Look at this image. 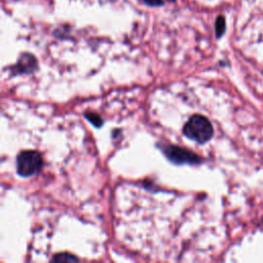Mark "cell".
Listing matches in <instances>:
<instances>
[{"mask_svg": "<svg viewBox=\"0 0 263 263\" xmlns=\"http://www.w3.org/2000/svg\"><path fill=\"white\" fill-rule=\"evenodd\" d=\"M183 133L187 138L199 144H203L211 140L214 129L212 123L206 117L200 114H194L185 123Z\"/></svg>", "mask_w": 263, "mask_h": 263, "instance_id": "cell-1", "label": "cell"}, {"mask_svg": "<svg viewBox=\"0 0 263 263\" xmlns=\"http://www.w3.org/2000/svg\"><path fill=\"white\" fill-rule=\"evenodd\" d=\"M43 164L41 155L34 150H26L16 157V171L22 177H30L37 174Z\"/></svg>", "mask_w": 263, "mask_h": 263, "instance_id": "cell-2", "label": "cell"}, {"mask_svg": "<svg viewBox=\"0 0 263 263\" xmlns=\"http://www.w3.org/2000/svg\"><path fill=\"white\" fill-rule=\"evenodd\" d=\"M85 117L96 126H101L103 124V119L95 113H85Z\"/></svg>", "mask_w": 263, "mask_h": 263, "instance_id": "cell-6", "label": "cell"}, {"mask_svg": "<svg viewBox=\"0 0 263 263\" xmlns=\"http://www.w3.org/2000/svg\"><path fill=\"white\" fill-rule=\"evenodd\" d=\"M145 4L149 6H161L163 5V0H142Z\"/></svg>", "mask_w": 263, "mask_h": 263, "instance_id": "cell-8", "label": "cell"}, {"mask_svg": "<svg viewBox=\"0 0 263 263\" xmlns=\"http://www.w3.org/2000/svg\"><path fill=\"white\" fill-rule=\"evenodd\" d=\"M225 18L223 15H220L217 17L216 20V24H215V30H216V36L219 38L221 37L224 32H225Z\"/></svg>", "mask_w": 263, "mask_h": 263, "instance_id": "cell-5", "label": "cell"}, {"mask_svg": "<svg viewBox=\"0 0 263 263\" xmlns=\"http://www.w3.org/2000/svg\"><path fill=\"white\" fill-rule=\"evenodd\" d=\"M53 261H61V262H64V261H77L78 258H76L75 256H72L70 254H59V255H55L53 258H52Z\"/></svg>", "mask_w": 263, "mask_h": 263, "instance_id": "cell-7", "label": "cell"}, {"mask_svg": "<svg viewBox=\"0 0 263 263\" xmlns=\"http://www.w3.org/2000/svg\"><path fill=\"white\" fill-rule=\"evenodd\" d=\"M163 152L171 161L177 164L198 163L201 160V158L197 154L183 147L170 145L163 149Z\"/></svg>", "mask_w": 263, "mask_h": 263, "instance_id": "cell-3", "label": "cell"}, {"mask_svg": "<svg viewBox=\"0 0 263 263\" xmlns=\"http://www.w3.org/2000/svg\"><path fill=\"white\" fill-rule=\"evenodd\" d=\"M15 69L18 73H32L37 69V61L32 54L24 53L15 65Z\"/></svg>", "mask_w": 263, "mask_h": 263, "instance_id": "cell-4", "label": "cell"}]
</instances>
